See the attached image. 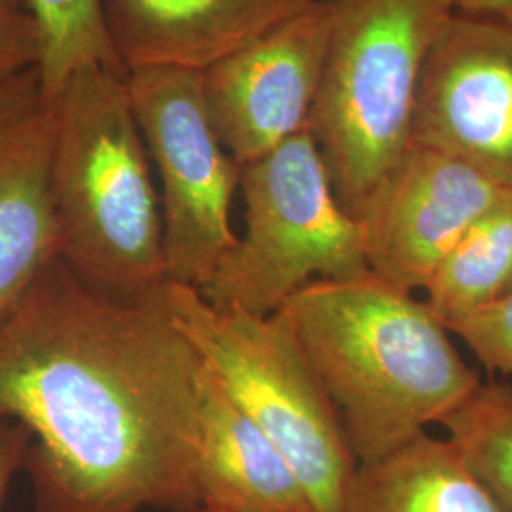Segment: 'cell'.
I'll list each match as a JSON object with an SVG mask.
<instances>
[{
    "instance_id": "cb8c5ba5",
    "label": "cell",
    "mask_w": 512,
    "mask_h": 512,
    "mask_svg": "<svg viewBox=\"0 0 512 512\" xmlns=\"http://www.w3.org/2000/svg\"><path fill=\"white\" fill-rule=\"evenodd\" d=\"M501 18L505 19V21H507V23L512 27V6L507 10V12H505V14H503V16H501Z\"/></svg>"
},
{
    "instance_id": "6da1fadb",
    "label": "cell",
    "mask_w": 512,
    "mask_h": 512,
    "mask_svg": "<svg viewBox=\"0 0 512 512\" xmlns=\"http://www.w3.org/2000/svg\"><path fill=\"white\" fill-rule=\"evenodd\" d=\"M203 365L167 287L120 300L54 258L0 308V418L27 427L37 512H186Z\"/></svg>"
},
{
    "instance_id": "44dd1931",
    "label": "cell",
    "mask_w": 512,
    "mask_h": 512,
    "mask_svg": "<svg viewBox=\"0 0 512 512\" xmlns=\"http://www.w3.org/2000/svg\"><path fill=\"white\" fill-rule=\"evenodd\" d=\"M452 12L475 14V16H497L501 18L512 6V0H446Z\"/></svg>"
},
{
    "instance_id": "30bf717a",
    "label": "cell",
    "mask_w": 512,
    "mask_h": 512,
    "mask_svg": "<svg viewBox=\"0 0 512 512\" xmlns=\"http://www.w3.org/2000/svg\"><path fill=\"white\" fill-rule=\"evenodd\" d=\"M507 188L473 165L412 143L359 217L370 272L406 293L425 289L444 256Z\"/></svg>"
},
{
    "instance_id": "d6986e66",
    "label": "cell",
    "mask_w": 512,
    "mask_h": 512,
    "mask_svg": "<svg viewBox=\"0 0 512 512\" xmlns=\"http://www.w3.org/2000/svg\"><path fill=\"white\" fill-rule=\"evenodd\" d=\"M40 61L37 21L25 8L0 2V82L35 69Z\"/></svg>"
},
{
    "instance_id": "9a60e30c",
    "label": "cell",
    "mask_w": 512,
    "mask_h": 512,
    "mask_svg": "<svg viewBox=\"0 0 512 512\" xmlns=\"http://www.w3.org/2000/svg\"><path fill=\"white\" fill-rule=\"evenodd\" d=\"M444 325L512 294V186L469 226L423 289Z\"/></svg>"
},
{
    "instance_id": "5b68a950",
    "label": "cell",
    "mask_w": 512,
    "mask_h": 512,
    "mask_svg": "<svg viewBox=\"0 0 512 512\" xmlns=\"http://www.w3.org/2000/svg\"><path fill=\"white\" fill-rule=\"evenodd\" d=\"M167 304L207 372L287 459L311 509L344 511L359 465L283 313L217 308L181 283H167Z\"/></svg>"
},
{
    "instance_id": "7a4b0ae2",
    "label": "cell",
    "mask_w": 512,
    "mask_h": 512,
    "mask_svg": "<svg viewBox=\"0 0 512 512\" xmlns=\"http://www.w3.org/2000/svg\"><path fill=\"white\" fill-rule=\"evenodd\" d=\"M277 311L325 387L357 465L442 423L482 384L427 302L372 272L311 281Z\"/></svg>"
},
{
    "instance_id": "7c38bea8",
    "label": "cell",
    "mask_w": 512,
    "mask_h": 512,
    "mask_svg": "<svg viewBox=\"0 0 512 512\" xmlns=\"http://www.w3.org/2000/svg\"><path fill=\"white\" fill-rule=\"evenodd\" d=\"M126 71L203 73L315 0H99Z\"/></svg>"
},
{
    "instance_id": "603a6c76",
    "label": "cell",
    "mask_w": 512,
    "mask_h": 512,
    "mask_svg": "<svg viewBox=\"0 0 512 512\" xmlns=\"http://www.w3.org/2000/svg\"><path fill=\"white\" fill-rule=\"evenodd\" d=\"M186 512H222L217 511V509H209V507H203V505H198V507H194V509H190V511Z\"/></svg>"
},
{
    "instance_id": "e0dca14e",
    "label": "cell",
    "mask_w": 512,
    "mask_h": 512,
    "mask_svg": "<svg viewBox=\"0 0 512 512\" xmlns=\"http://www.w3.org/2000/svg\"><path fill=\"white\" fill-rule=\"evenodd\" d=\"M440 425L499 505L512 512V384L482 382Z\"/></svg>"
},
{
    "instance_id": "ac0fdd59",
    "label": "cell",
    "mask_w": 512,
    "mask_h": 512,
    "mask_svg": "<svg viewBox=\"0 0 512 512\" xmlns=\"http://www.w3.org/2000/svg\"><path fill=\"white\" fill-rule=\"evenodd\" d=\"M446 327L488 370L512 374V294L488 308L450 321Z\"/></svg>"
},
{
    "instance_id": "8fae6325",
    "label": "cell",
    "mask_w": 512,
    "mask_h": 512,
    "mask_svg": "<svg viewBox=\"0 0 512 512\" xmlns=\"http://www.w3.org/2000/svg\"><path fill=\"white\" fill-rule=\"evenodd\" d=\"M55 107L37 67L0 82V308L59 255L50 167Z\"/></svg>"
},
{
    "instance_id": "8992f818",
    "label": "cell",
    "mask_w": 512,
    "mask_h": 512,
    "mask_svg": "<svg viewBox=\"0 0 512 512\" xmlns=\"http://www.w3.org/2000/svg\"><path fill=\"white\" fill-rule=\"evenodd\" d=\"M245 230L198 289L224 310L272 315L311 281L370 274L361 220L342 207L308 128L243 165Z\"/></svg>"
},
{
    "instance_id": "9c48e42d",
    "label": "cell",
    "mask_w": 512,
    "mask_h": 512,
    "mask_svg": "<svg viewBox=\"0 0 512 512\" xmlns=\"http://www.w3.org/2000/svg\"><path fill=\"white\" fill-rule=\"evenodd\" d=\"M329 33V0H315L203 71L209 122L239 167L308 128Z\"/></svg>"
},
{
    "instance_id": "2e32d148",
    "label": "cell",
    "mask_w": 512,
    "mask_h": 512,
    "mask_svg": "<svg viewBox=\"0 0 512 512\" xmlns=\"http://www.w3.org/2000/svg\"><path fill=\"white\" fill-rule=\"evenodd\" d=\"M40 35L37 71L44 93L54 99L74 71L99 65L128 78L110 44L99 0H27Z\"/></svg>"
},
{
    "instance_id": "277c9868",
    "label": "cell",
    "mask_w": 512,
    "mask_h": 512,
    "mask_svg": "<svg viewBox=\"0 0 512 512\" xmlns=\"http://www.w3.org/2000/svg\"><path fill=\"white\" fill-rule=\"evenodd\" d=\"M330 33L308 131L353 217L412 147L421 67L446 0H329Z\"/></svg>"
},
{
    "instance_id": "5bb4252c",
    "label": "cell",
    "mask_w": 512,
    "mask_h": 512,
    "mask_svg": "<svg viewBox=\"0 0 512 512\" xmlns=\"http://www.w3.org/2000/svg\"><path fill=\"white\" fill-rule=\"evenodd\" d=\"M342 512H507L461 458L427 431L397 452L359 465Z\"/></svg>"
},
{
    "instance_id": "52a82bcc",
    "label": "cell",
    "mask_w": 512,
    "mask_h": 512,
    "mask_svg": "<svg viewBox=\"0 0 512 512\" xmlns=\"http://www.w3.org/2000/svg\"><path fill=\"white\" fill-rule=\"evenodd\" d=\"M126 84L148 156L160 173L167 281L200 289L238 239L230 211L241 167L209 122L202 73L139 69Z\"/></svg>"
},
{
    "instance_id": "7402d4cb",
    "label": "cell",
    "mask_w": 512,
    "mask_h": 512,
    "mask_svg": "<svg viewBox=\"0 0 512 512\" xmlns=\"http://www.w3.org/2000/svg\"><path fill=\"white\" fill-rule=\"evenodd\" d=\"M2 4H8V6H12V8H23V4L27 2V0H0Z\"/></svg>"
},
{
    "instance_id": "ba28073f",
    "label": "cell",
    "mask_w": 512,
    "mask_h": 512,
    "mask_svg": "<svg viewBox=\"0 0 512 512\" xmlns=\"http://www.w3.org/2000/svg\"><path fill=\"white\" fill-rule=\"evenodd\" d=\"M412 143L512 186V27L452 12L421 67Z\"/></svg>"
},
{
    "instance_id": "4fadbf2b",
    "label": "cell",
    "mask_w": 512,
    "mask_h": 512,
    "mask_svg": "<svg viewBox=\"0 0 512 512\" xmlns=\"http://www.w3.org/2000/svg\"><path fill=\"white\" fill-rule=\"evenodd\" d=\"M196 486L222 512H315L283 454L203 366Z\"/></svg>"
},
{
    "instance_id": "3957f363",
    "label": "cell",
    "mask_w": 512,
    "mask_h": 512,
    "mask_svg": "<svg viewBox=\"0 0 512 512\" xmlns=\"http://www.w3.org/2000/svg\"><path fill=\"white\" fill-rule=\"evenodd\" d=\"M126 82L86 65L55 95L50 186L57 258L95 291L141 300L169 281L162 205Z\"/></svg>"
},
{
    "instance_id": "ffe728a7",
    "label": "cell",
    "mask_w": 512,
    "mask_h": 512,
    "mask_svg": "<svg viewBox=\"0 0 512 512\" xmlns=\"http://www.w3.org/2000/svg\"><path fill=\"white\" fill-rule=\"evenodd\" d=\"M31 442L33 435L27 427L18 421L0 418V507L14 478L25 467V456Z\"/></svg>"
}]
</instances>
